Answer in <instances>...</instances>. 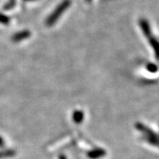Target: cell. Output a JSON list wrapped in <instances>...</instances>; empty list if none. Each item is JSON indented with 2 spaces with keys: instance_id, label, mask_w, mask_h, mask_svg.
I'll use <instances>...</instances> for the list:
<instances>
[{
  "instance_id": "6da1fadb",
  "label": "cell",
  "mask_w": 159,
  "mask_h": 159,
  "mask_svg": "<svg viewBox=\"0 0 159 159\" xmlns=\"http://www.w3.org/2000/svg\"><path fill=\"white\" fill-rule=\"evenodd\" d=\"M70 5H71L70 0H65V1L61 2L60 4L57 7V8L50 14V16L46 19V25L49 27L55 25L56 23V21L59 19L61 15L68 8V7H70Z\"/></svg>"
},
{
  "instance_id": "7a4b0ae2",
  "label": "cell",
  "mask_w": 159,
  "mask_h": 159,
  "mask_svg": "<svg viewBox=\"0 0 159 159\" xmlns=\"http://www.w3.org/2000/svg\"><path fill=\"white\" fill-rule=\"evenodd\" d=\"M86 155L89 159H100L107 155V151L102 148H94L88 151Z\"/></svg>"
},
{
  "instance_id": "3957f363",
  "label": "cell",
  "mask_w": 159,
  "mask_h": 159,
  "mask_svg": "<svg viewBox=\"0 0 159 159\" xmlns=\"http://www.w3.org/2000/svg\"><path fill=\"white\" fill-rule=\"evenodd\" d=\"M30 37H31V32L27 30H22V31H20L18 33H16L11 37V41L15 43H17V42H20L24 40L28 39Z\"/></svg>"
},
{
  "instance_id": "277c9868",
  "label": "cell",
  "mask_w": 159,
  "mask_h": 159,
  "mask_svg": "<svg viewBox=\"0 0 159 159\" xmlns=\"http://www.w3.org/2000/svg\"><path fill=\"white\" fill-rule=\"evenodd\" d=\"M84 118V112L80 110H75L73 111L72 114V120L75 124H80L83 123Z\"/></svg>"
},
{
  "instance_id": "5b68a950",
  "label": "cell",
  "mask_w": 159,
  "mask_h": 159,
  "mask_svg": "<svg viewBox=\"0 0 159 159\" xmlns=\"http://www.w3.org/2000/svg\"><path fill=\"white\" fill-rule=\"evenodd\" d=\"M16 152L15 149H4V150L0 151V159L2 158H7V157H12L16 156Z\"/></svg>"
},
{
  "instance_id": "8992f818",
  "label": "cell",
  "mask_w": 159,
  "mask_h": 159,
  "mask_svg": "<svg viewBox=\"0 0 159 159\" xmlns=\"http://www.w3.org/2000/svg\"><path fill=\"white\" fill-rule=\"evenodd\" d=\"M10 23V18L8 16H7L4 14L0 13V24L4 25H7Z\"/></svg>"
},
{
  "instance_id": "52a82bcc",
  "label": "cell",
  "mask_w": 159,
  "mask_h": 159,
  "mask_svg": "<svg viewBox=\"0 0 159 159\" xmlns=\"http://www.w3.org/2000/svg\"><path fill=\"white\" fill-rule=\"evenodd\" d=\"M5 144V141L2 136H0V147H2Z\"/></svg>"
},
{
  "instance_id": "ba28073f",
  "label": "cell",
  "mask_w": 159,
  "mask_h": 159,
  "mask_svg": "<svg viewBox=\"0 0 159 159\" xmlns=\"http://www.w3.org/2000/svg\"><path fill=\"white\" fill-rule=\"evenodd\" d=\"M59 159H67V157H66V155H64V154H63V153H62V154L59 155Z\"/></svg>"
},
{
  "instance_id": "9c48e42d",
  "label": "cell",
  "mask_w": 159,
  "mask_h": 159,
  "mask_svg": "<svg viewBox=\"0 0 159 159\" xmlns=\"http://www.w3.org/2000/svg\"><path fill=\"white\" fill-rule=\"evenodd\" d=\"M26 1H31V0H26Z\"/></svg>"
}]
</instances>
